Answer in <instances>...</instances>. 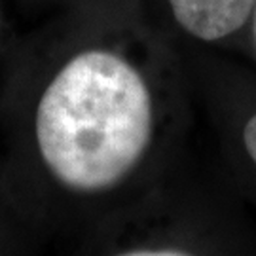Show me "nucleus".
<instances>
[{"label":"nucleus","instance_id":"obj_1","mask_svg":"<svg viewBox=\"0 0 256 256\" xmlns=\"http://www.w3.org/2000/svg\"><path fill=\"white\" fill-rule=\"evenodd\" d=\"M154 133L156 102L144 76L104 50L74 55L54 72L34 95L27 124L38 178L76 203L74 212H82V202L120 192L144 164Z\"/></svg>","mask_w":256,"mask_h":256},{"label":"nucleus","instance_id":"obj_2","mask_svg":"<svg viewBox=\"0 0 256 256\" xmlns=\"http://www.w3.org/2000/svg\"><path fill=\"white\" fill-rule=\"evenodd\" d=\"M169 6L184 30L200 40L214 42L247 23L256 0H169Z\"/></svg>","mask_w":256,"mask_h":256},{"label":"nucleus","instance_id":"obj_3","mask_svg":"<svg viewBox=\"0 0 256 256\" xmlns=\"http://www.w3.org/2000/svg\"><path fill=\"white\" fill-rule=\"evenodd\" d=\"M86 256H224L205 239L188 238L184 232L146 228L144 232L120 234L118 239H106Z\"/></svg>","mask_w":256,"mask_h":256},{"label":"nucleus","instance_id":"obj_4","mask_svg":"<svg viewBox=\"0 0 256 256\" xmlns=\"http://www.w3.org/2000/svg\"><path fill=\"white\" fill-rule=\"evenodd\" d=\"M23 222L10 203L6 190H0V256H18L19 234L23 232Z\"/></svg>","mask_w":256,"mask_h":256},{"label":"nucleus","instance_id":"obj_5","mask_svg":"<svg viewBox=\"0 0 256 256\" xmlns=\"http://www.w3.org/2000/svg\"><path fill=\"white\" fill-rule=\"evenodd\" d=\"M241 137H243V148L247 152L248 160L256 167V112L245 122Z\"/></svg>","mask_w":256,"mask_h":256}]
</instances>
